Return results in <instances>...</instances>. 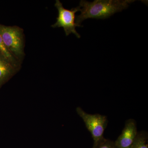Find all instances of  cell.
I'll use <instances>...</instances> for the list:
<instances>
[{"label": "cell", "instance_id": "8", "mask_svg": "<svg viewBox=\"0 0 148 148\" xmlns=\"http://www.w3.org/2000/svg\"><path fill=\"white\" fill-rule=\"evenodd\" d=\"M0 52L5 57L8 61H10L13 65L18 67V62L10 53L4 44L2 37L0 35Z\"/></svg>", "mask_w": 148, "mask_h": 148}, {"label": "cell", "instance_id": "6", "mask_svg": "<svg viewBox=\"0 0 148 148\" xmlns=\"http://www.w3.org/2000/svg\"><path fill=\"white\" fill-rule=\"evenodd\" d=\"M18 68L0 52V88L15 75Z\"/></svg>", "mask_w": 148, "mask_h": 148}, {"label": "cell", "instance_id": "7", "mask_svg": "<svg viewBox=\"0 0 148 148\" xmlns=\"http://www.w3.org/2000/svg\"><path fill=\"white\" fill-rule=\"evenodd\" d=\"M130 148H148L147 133L145 131L138 132Z\"/></svg>", "mask_w": 148, "mask_h": 148}, {"label": "cell", "instance_id": "2", "mask_svg": "<svg viewBox=\"0 0 148 148\" xmlns=\"http://www.w3.org/2000/svg\"><path fill=\"white\" fill-rule=\"evenodd\" d=\"M0 35L4 44L11 55L19 62L24 55V38L23 29L17 26L0 24Z\"/></svg>", "mask_w": 148, "mask_h": 148}, {"label": "cell", "instance_id": "5", "mask_svg": "<svg viewBox=\"0 0 148 148\" xmlns=\"http://www.w3.org/2000/svg\"><path fill=\"white\" fill-rule=\"evenodd\" d=\"M138 132L135 121L133 119L127 120L121 134L114 142L116 148H130Z\"/></svg>", "mask_w": 148, "mask_h": 148}, {"label": "cell", "instance_id": "9", "mask_svg": "<svg viewBox=\"0 0 148 148\" xmlns=\"http://www.w3.org/2000/svg\"><path fill=\"white\" fill-rule=\"evenodd\" d=\"M92 148H116L114 143L111 140L105 138L103 141L99 143L98 145Z\"/></svg>", "mask_w": 148, "mask_h": 148}, {"label": "cell", "instance_id": "1", "mask_svg": "<svg viewBox=\"0 0 148 148\" xmlns=\"http://www.w3.org/2000/svg\"><path fill=\"white\" fill-rule=\"evenodd\" d=\"M133 0H95L90 2L82 0L79 3L81 14L75 18V23L79 27H83L81 23L88 18L105 19L116 12L128 7Z\"/></svg>", "mask_w": 148, "mask_h": 148}, {"label": "cell", "instance_id": "4", "mask_svg": "<svg viewBox=\"0 0 148 148\" xmlns=\"http://www.w3.org/2000/svg\"><path fill=\"white\" fill-rule=\"evenodd\" d=\"M55 7L58 11V16L55 24L51 25L53 28L63 27L66 36L73 34L79 38L81 36L76 30V27H79L75 23V13L79 11L80 7L72 8L71 10L66 9L63 7L62 3L59 0H56Z\"/></svg>", "mask_w": 148, "mask_h": 148}, {"label": "cell", "instance_id": "3", "mask_svg": "<svg viewBox=\"0 0 148 148\" xmlns=\"http://www.w3.org/2000/svg\"><path fill=\"white\" fill-rule=\"evenodd\" d=\"M76 111L91 134L93 140L92 148L95 147L105 139L103 135L108 125L107 116L100 114L87 113L80 107L77 108Z\"/></svg>", "mask_w": 148, "mask_h": 148}]
</instances>
